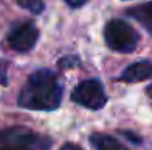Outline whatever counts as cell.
<instances>
[{
	"instance_id": "8",
	"label": "cell",
	"mask_w": 152,
	"mask_h": 150,
	"mask_svg": "<svg viewBox=\"0 0 152 150\" xmlns=\"http://www.w3.org/2000/svg\"><path fill=\"white\" fill-rule=\"evenodd\" d=\"M89 142L96 150H128L123 144L113 139L112 136L102 134V133H94L89 136Z\"/></svg>"
},
{
	"instance_id": "9",
	"label": "cell",
	"mask_w": 152,
	"mask_h": 150,
	"mask_svg": "<svg viewBox=\"0 0 152 150\" xmlns=\"http://www.w3.org/2000/svg\"><path fill=\"white\" fill-rule=\"evenodd\" d=\"M18 5H20L21 8L29 10L31 13H36V15H39V13L44 10V7H45L44 2H41V0H20Z\"/></svg>"
},
{
	"instance_id": "4",
	"label": "cell",
	"mask_w": 152,
	"mask_h": 150,
	"mask_svg": "<svg viewBox=\"0 0 152 150\" xmlns=\"http://www.w3.org/2000/svg\"><path fill=\"white\" fill-rule=\"evenodd\" d=\"M71 100L89 110H100L107 103L104 84L99 79H86L75 87Z\"/></svg>"
},
{
	"instance_id": "1",
	"label": "cell",
	"mask_w": 152,
	"mask_h": 150,
	"mask_svg": "<svg viewBox=\"0 0 152 150\" xmlns=\"http://www.w3.org/2000/svg\"><path fill=\"white\" fill-rule=\"evenodd\" d=\"M63 95V87L57 74L50 70H37L28 78L18 97V105L26 110L50 112L58 108Z\"/></svg>"
},
{
	"instance_id": "5",
	"label": "cell",
	"mask_w": 152,
	"mask_h": 150,
	"mask_svg": "<svg viewBox=\"0 0 152 150\" xmlns=\"http://www.w3.org/2000/svg\"><path fill=\"white\" fill-rule=\"evenodd\" d=\"M39 39V29L34 26V23L26 21V23L18 24L13 28L8 34V45L16 52H29L34 49L36 42Z\"/></svg>"
},
{
	"instance_id": "10",
	"label": "cell",
	"mask_w": 152,
	"mask_h": 150,
	"mask_svg": "<svg viewBox=\"0 0 152 150\" xmlns=\"http://www.w3.org/2000/svg\"><path fill=\"white\" fill-rule=\"evenodd\" d=\"M58 65L60 68H75V66H78L79 65V58L76 55H68V57H63V58H60L58 60Z\"/></svg>"
},
{
	"instance_id": "3",
	"label": "cell",
	"mask_w": 152,
	"mask_h": 150,
	"mask_svg": "<svg viewBox=\"0 0 152 150\" xmlns=\"http://www.w3.org/2000/svg\"><path fill=\"white\" fill-rule=\"evenodd\" d=\"M105 44L115 52L129 53L137 47L139 34L123 20H112L104 28Z\"/></svg>"
},
{
	"instance_id": "11",
	"label": "cell",
	"mask_w": 152,
	"mask_h": 150,
	"mask_svg": "<svg viewBox=\"0 0 152 150\" xmlns=\"http://www.w3.org/2000/svg\"><path fill=\"white\" fill-rule=\"evenodd\" d=\"M7 70H8V62H7V60H0V86L8 84V79H7Z\"/></svg>"
},
{
	"instance_id": "2",
	"label": "cell",
	"mask_w": 152,
	"mask_h": 150,
	"mask_svg": "<svg viewBox=\"0 0 152 150\" xmlns=\"http://www.w3.org/2000/svg\"><path fill=\"white\" fill-rule=\"evenodd\" d=\"M52 139L28 128H7L0 131V150H49Z\"/></svg>"
},
{
	"instance_id": "12",
	"label": "cell",
	"mask_w": 152,
	"mask_h": 150,
	"mask_svg": "<svg viewBox=\"0 0 152 150\" xmlns=\"http://www.w3.org/2000/svg\"><path fill=\"white\" fill-rule=\"evenodd\" d=\"M123 136H125V137L126 139H129V141H131L133 142V144H141V139L139 137H136V136L134 134H131V133H125V131H123V133H121Z\"/></svg>"
},
{
	"instance_id": "15",
	"label": "cell",
	"mask_w": 152,
	"mask_h": 150,
	"mask_svg": "<svg viewBox=\"0 0 152 150\" xmlns=\"http://www.w3.org/2000/svg\"><path fill=\"white\" fill-rule=\"evenodd\" d=\"M146 91H147V95H149V97L152 99V84H151V86H149V87H147V89H146Z\"/></svg>"
},
{
	"instance_id": "14",
	"label": "cell",
	"mask_w": 152,
	"mask_h": 150,
	"mask_svg": "<svg viewBox=\"0 0 152 150\" xmlns=\"http://www.w3.org/2000/svg\"><path fill=\"white\" fill-rule=\"evenodd\" d=\"M66 5L70 8H79V7L86 5V0H81V2H70V0H66Z\"/></svg>"
},
{
	"instance_id": "6",
	"label": "cell",
	"mask_w": 152,
	"mask_h": 150,
	"mask_svg": "<svg viewBox=\"0 0 152 150\" xmlns=\"http://www.w3.org/2000/svg\"><path fill=\"white\" fill-rule=\"evenodd\" d=\"M152 76V62H136L131 63L123 70L118 79L123 83H139V81L149 79Z\"/></svg>"
},
{
	"instance_id": "7",
	"label": "cell",
	"mask_w": 152,
	"mask_h": 150,
	"mask_svg": "<svg viewBox=\"0 0 152 150\" xmlns=\"http://www.w3.org/2000/svg\"><path fill=\"white\" fill-rule=\"evenodd\" d=\"M125 13L129 18H134L136 21H139V23L152 34V2L131 7V8H128Z\"/></svg>"
},
{
	"instance_id": "13",
	"label": "cell",
	"mask_w": 152,
	"mask_h": 150,
	"mask_svg": "<svg viewBox=\"0 0 152 150\" xmlns=\"http://www.w3.org/2000/svg\"><path fill=\"white\" fill-rule=\"evenodd\" d=\"M60 150H83L79 145L76 144H71V142H66V144H63V147H61Z\"/></svg>"
}]
</instances>
